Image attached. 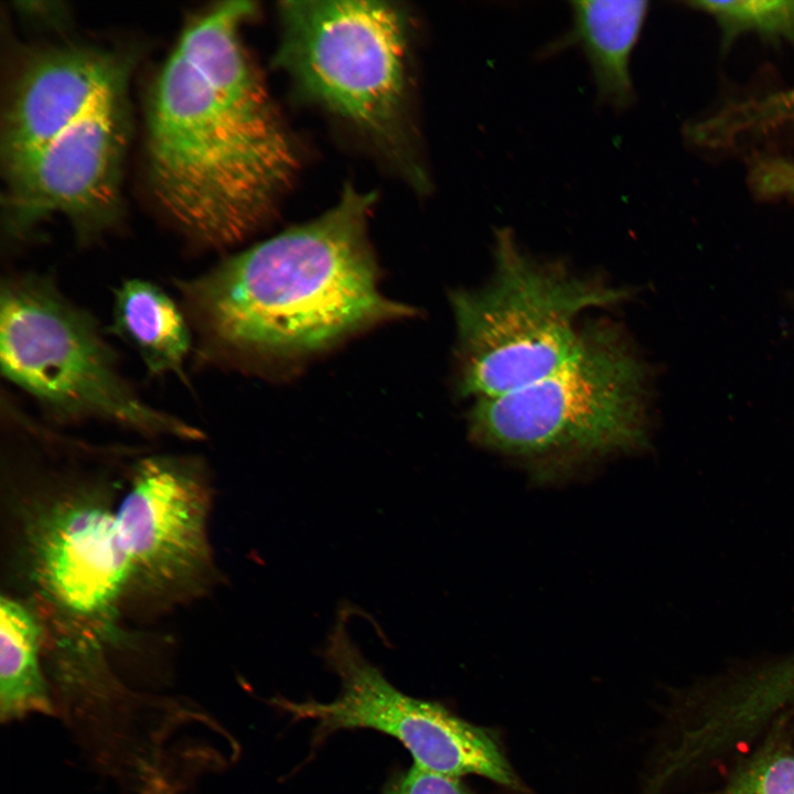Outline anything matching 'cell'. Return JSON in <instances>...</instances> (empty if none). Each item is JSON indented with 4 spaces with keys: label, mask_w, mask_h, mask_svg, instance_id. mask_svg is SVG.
I'll use <instances>...</instances> for the list:
<instances>
[{
    "label": "cell",
    "mask_w": 794,
    "mask_h": 794,
    "mask_svg": "<svg viewBox=\"0 0 794 794\" xmlns=\"http://www.w3.org/2000/svg\"><path fill=\"white\" fill-rule=\"evenodd\" d=\"M487 282L451 297L458 387L475 400L507 394L559 367L575 352L582 312L612 305L625 290L575 276L525 253L509 229L496 232Z\"/></svg>",
    "instance_id": "277c9868"
},
{
    "label": "cell",
    "mask_w": 794,
    "mask_h": 794,
    "mask_svg": "<svg viewBox=\"0 0 794 794\" xmlns=\"http://www.w3.org/2000/svg\"><path fill=\"white\" fill-rule=\"evenodd\" d=\"M43 627L35 610L11 596L0 600V715L3 721L51 715L53 700L41 667Z\"/></svg>",
    "instance_id": "4fadbf2b"
},
{
    "label": "cell",
    "mask_w": 794,
    "mask_h": 794,
    "mask_svg": "<svg viewBox=\"0 0 794 794\" xmlns=\"http://www.w3.org/2000/svg\"><path fill=\"white\" fill-rule=\"evenodd\" d=\"M31 577L65 624L62 645L74 664L99 663L100 644L116 637L118 603L129 586L115 511L95 491L75 490L34 507L25 518Z\"/></svg>",
    "instance_id": "ba28073f"
},
{
    "label": "cell",
    "mask_w": 794,
    "mask_h": 794,
    "mask_svg": "<svg viewBox=\"0 0 794 794\" xmlns=\"http://www.w3.org/2000/svg\"><path fill=\"white\" fill-rule=\"evenodd\" d=\"M572 28L549 52L579 44L590 64L602 103L616 110L634 99L630 57L647 13L646 1H573Z\"/></svg>",
    "instance_id": "8fae6325"
},
{
    "label": "cell",
    "mask_w": 794,
    "mask_h": 794,
    "mask_svg": "<svg viewBox=\"0 0 794 794\" xmlns=\"http://www.w3.org/2000/svg\"><path fill=\"white\" fill-rule=\"evenodd\" d=\"M644 369L615 326L581 330L575 352L545 377L475 400L472 437L549 474L645 442Z\"/></svg>",
    "instance_id": "3957f363"
},
{
    "label": "cell",
    "mask_w": 794,
    "mask_h": 794,
    "mask_svg": "<svg viewBox=\"0 0 794 794\" xmlns=\"http://www.w3.org/2000/svg\"><path fill=\"white\" fill-rule=\"evenodd\" d=\"M276 64L380 144H405V25L377 1H283ZM401 150V149H400Z\"/></svg>",
    "instance_id": "8992f818"
},
{
    "label": "cell",
    "mask_w": 794,
    "mask_h": 794,
    "mask_svg": "<svg viewBox=\"0 0 794 794\" xmlns=\"http://www.w3.org/2000/svg\"><path fill=\"white\" fill-rule=\"evenodd\" d=\"M794 122V87L760 97L733 101L701 120V132L713 149L734 146L745 138L762 137Z\"/></svg>",
    "instance_id": "5bb4252c"
},
{
    "label": "cell",
    "mask_w": 794,
    "mask_h": 794,
    "mask_svg": "<svg viewBox=\"0 0 794 794\" xmlns=\"http://www.w3.org/2000/svg\"><path fill=\"white\" fill-rule=\"evenodd\" d=\"M717 794H794V754L782 751L757 759Z\"/></svg>",
    "instance_id": "2e32d148"
},
{
    "label": "cell",
    "mask_w": 794,
    "mask_h": 794,
    "mask_svg": "<svg viewBox=\"0 0 794 794\" xmlns=\"http://www.w3.org/2000/svg\"><path fill=\"white\" fill-rule=\"evenodd\" d=\"M128 132L127 88H122L63 125L3 172L10 233L26 234L53 215L68 219L81 238L110 226L120 207Z\"/></svg>",
    "instance_id": "9c48e42d"
},
{
    "label": "cell",
    "mask_w": 794,
    "mask_h": 794,
    "mask_svg": "<svg viewBox=\"0 0 794 794\" xmlns=\"http://www.w3.org/2000/svg\"><path fill=\"white\" fill-rule=\"evenodd\" d=\"M382 794H473L457 777L432 773L412 765L393 776Z\"/></svg>",
    "instance_id": "e0dca14e"
},
{
    "label": "cell",
    "mask_w": 794,
    "mask_h": 794,
    "mask_svg": "<svg viewBox=\"0 0 794 794\" xmlns=\"http://www.w3.org/2000/svg\"><path fill=\"white\" fill-rule=\"evenodd\" d=\"M776 185L784 198H794V159L781 162L776 172Z\"/></svg>",
    "instance_id": "ac0fdd59"
},
{
    "label": "cell",
    "mask_w": 794,
    "mask_h": 794,
    "mask_svg": "<svg viewBox=\"0 0 794 794\" xmlns=\"http://www.w3.org/2000/svg\"><path fill=\"white\" fill-rule=\"evenodd\" d=\"M373 194L346 186L318 218L178 280L200 362L261 376L311 360L415 310L379 290L367 236Z\"/></svg>",
    "instance_id": "7a4b0ae2"
},
{
    "label": "cell",
    "mask_w": 794,
    "mask_h": 794,
    "mask_svg": "<svg viewBox=\"0 0 794 794\" xmlns=\"http://www.w3.org/2000/svg\"><path fill=\"white\" fill-rule=\"evenodd\" d=\"M109 329L132 347L151 375L186 379L183 365L192 348L191 325L184 310L157 285L138 278L122 281L114 291Z\"/></svg>",
    "instance_id": "7c38bea8"
},
{
    "label": "cell",
    "mask_w": 794,
    "mask_h": 794,
    "mask_svg": "<svg viewBox=\"0 0 794 794\" xmlns=\"http://www.w3.org/2000/svg\"><path fill=\"white\" fill-rule=\"evenodd\" d=\"M687 6L713 19L725 46L755 34L794 47V1H690Z\"/></svg>",
    "instance_id": "9a60e30c"
},
{
    "label": "cell",
    "mask_w": 794,
    "mask_h": 794,
    "mask_svg": "<svg viewBox=\"0 0 794 794\" xmlns=\"http://www.w3.org/2000/svg\"><path fill=\"white\" fill-rule=\"evenodd\" d=\"M254 3L226 1L184 28L151 87L152 192L193 240H242L272 212L297 155L240 41Z\"/></svg>",
    "instance_id": "6da1fadb"
},
{
    "label": "cell",
    "mask_w": 794,
    "mask_h": 794,
    "mask_svg": "<svg viewBox=\"0 0 794 794\" xmlns=\"http://www.w3.org/2000/svg\"><path fill=\"white\" fill-rule=\"evenodd\" d=\"M211 500L203 468L193 458L158 454L136 463L115 512L128 589L168 602L206 590L215 575Z\"/></svg>",
    "instance_id": "30bf717a"
},
{
    "label": "cell",
    "mask_w": 794,
    "mask_h": 794,
    "mask_svg": "<svg viewBox=\"0 0 794 794\" xmlns=\"http://www.w3.org/2000/svg\"><path fill=\"white\" fill-rule=\"evenodd\" d=\"M323 653L341 684L334 699L298 702L273 698V704L293 718L313 721L318 739L340 730L368 728L397 739L415 765L426 771L457 779L476 774L517 786L490 732L440 704L400 691L362 654L342 625L333 629Z\"/></svg>",
    "instance_id": "52a82bcc"
},
{
    "label": "cell",
    "mask_w": 794,
    "mask_h": 794,
    "mask_svg": "<svg viewBox=\"0 0 794 794\" xmlns=\"http://www.w3.org/2000/svg\"><path fill=\"white\" fill-rule=\"evenodd\" d=\"M0 365L10 383L58 420H101L147 437H204L197 427L141 399L120 373L96 320L50 277L20 273L2 280Z\"/></svg>",
    "instance_id": "5b68a950"
}]
</instances>
